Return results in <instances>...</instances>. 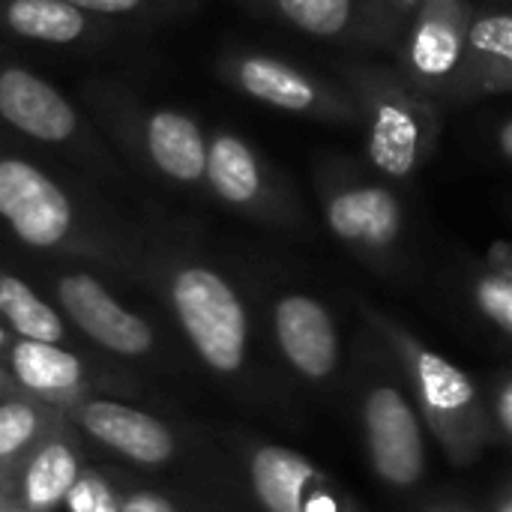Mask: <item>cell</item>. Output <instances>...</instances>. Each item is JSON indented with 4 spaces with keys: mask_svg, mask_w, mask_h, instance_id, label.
<instances>
[{
    "mask_svg": "<svg viewBox=\"0 0 512 512\" xmlns=\"http://www.w3.org/2000/svg\"><path fill=\"white\" fill-rule=\"evenodd\" d=\"M0 225L24 249L141 273L147 231L129 225L66 171L0 129Z\"/></svg>",
    "mask_w": 512,
    "mask_h": 512,
    "instance_id": "1",
    "label": "cell"
},
{
    "mask_svg": "<svg viewBox=\"0 0 512 512\" xmlns=\"http://www.w3.org/2000/svg\"><path fill=\"white\" fill-rule=\"evenodd\" d=\"M141 276L159 288L180 333L210 372L234 378L246 369L252 342L249 306L222 267L186 240L147 234Z\"/></svg>",
    "mask_w": 512,
    "mask_h": 512,
    "instance_id": "2",
    "label": "cell"
},
{
    "mask_svg": "<svg viewBox=\"0 0 512 512\" xmlns=\"http://www.w3.org/2000/svg\"><path fill=\"white\" fill-rule=\"evenodd\" d=\"M78 105L135 171L165 189L204 195L207 129L198 117L153 105L114 78H87L78 87Z\"/></svg>",
    "mask_w": 512,
    "mask_h": 512,
    "instance_id": "3",
    "label": "cell"
},
{
    "mask_svg": "<svg viewBox=\"0 0 512 512\" xmlns=\"http://www.w3.org/2000/svg\"><path fill=\"white\" fill-rule=\"evenodd\" d=\"M360 315L375 342H381V348L399 366L408 393L423 417V426L435 438L447 462L456 468L480 462V456L492 444H498V438L489 417V402L477 381L453 360L429 348L411 327H405L393 315L369 303H360Z\"/></svg>",
    "mask_w": 512,
    "mask_h": 512,
    "instance_id": "4",
    "label": "cell"
},
{
    "mask_svg": "<svg viewBox=\"0 0 512 512\" xmlns=\"http://www.w3.org/2000/svg\"><path fill=\"white\" fill-rule=\"evenodd\" d=\"M336 78L357 99L369 165L387 180L414 177L441 141V105L420 93L396 66L339 60Z\"/></svg>",
    "mask_w": 512,
    "mask_h": 512,
    "instance_id": "5",
    "label": "cell"
},
{
    "mask_svg": "<svg viewBox=\"0 0 512 512\" xmlns=\"http://www.w3.org/2000/svg\"><path fill=\"white\" fill-rule=\"evenodd\" d=\"M0 129L96 180H120V156L90 123L78 99L0 48Z\"/></svg>",
    "mask_w": 512,
    "mask_h": 512,
    "instance_id": "6",
    "label": "cell"
},
{
    "mask_svg": "<svg viewBox=\"0 0 512 512\" xmlns=\"http://www.w3.org/2000/svg\"><path fill=\"white\" fill-rule=\"evenodd\" d=\"M360 432L369 471L390 492H411L429 471V432L393 357L378 342V360H366L360 381Z\"/></svg>",
    "mask_w": 512,
    "mask_h": 512,
    "instance_id": "7",
    "label": "cell"
},
{
    "mask_svg": "<svg viewBox=\"0 0 512 512\" xmlns=\"http://www.w3.org/2000/svg\"><path fill=\"white\" fill-rule=\"evenodd\" d=\"M315 192L327 231L366 267L393 273L405 240V207L399 195L363 177L345 162H324L315 171Z\"/></svg>",
    "mask_w": 512,
    "mask_h": 512,
    "instance_id": "8",
    "label": "cell"
},
{
    "mask_svg": "<svg viewBox=\"0 0 512 512\" xmlns=\"http://www.w3.org/2000/svg\"><path fill=\"white\" fill-rule=\"evenodd\" d=\"M213 75L249 102L330 126L360 129L357 99L339 78L297 66L285 57L258 48H225L213 60Z\"/></svg>",
    "mask_w": 512,
    "mask_h": 512,
    "instance_id": "9",
    "label": "cell"
},
{
    "mask_svg": "<svg viewBox=\"0 0 512 512\" xmlns=\"http://www.w3.org/2000/svg\"><path fill=\"white\" fill-rule=\"evenodd\" d=\"M204 195L249 222L297 231L306 216L288 177L240 132L207 129Z\"/></svg>",
    "mask_w": 512,
    "mask_h": 512,
    "instance_id": "10",
    "label": "cell"
},
{
    "mask_svg": "<svg viewBox=\"0 0 512 512\" xmlns=\"http://www.w3.org/2000/svg\"><path fill=\"white\" fill-rule=\"evenodd\" d=\"M42 279L51 303L96 348L126 360H141L156 351L153 324L120 303V297L96 273L66 267L63 261L42 270Z\"/></svg>",
    "mask_w": 512,
    "mask_h": 512,
    "instance_id": "11",
    "label": "cell"
},
{
    "mask_svg": "<svg viewBox=\"0 0 512 512\" xmlns=\"http://www.w3.org/2000/svg\"><path fill=\"white\" fill-rule=\"evenodd\" d=\"M246 480L264 512H366L336 477L285 444H252Z\"/></svg>",
    "mask_w": 512,
    "mask_h": 512,
    "instance_id": "12",
    "label": "cell"
},
{
    "mask_svg": "<svg viewBox=\"0 0 512 512\" xmlns=\"http://www.w3.org/2000/svg\"><path fill=\"white\" fill-rule=\"evenodd\" d=\"M474 12L471 0H426L396 51V69L438 105H447V93L465 57Z\"/></svg>",
    "mask_w": 512,
    "mask_h": 512,
    "instance_id": "13",
    "label": "cell"
},
{
    "mask_svg": "<svg viewBox=\"0 0 512 512\" xmlns=\"http://www.w3.org/2000/svg\"><path fill=\"white\" fill-rule=\"evenodd\" d=\"M255 12L324 42L399 51L402 24L384 0H246Z\"/></svg>",
    "mask_w": 512,
    "mask_h": 512,
    "instance_id": "14",
    "label": "cell"
},
{
    "mask_svg": "<svg viewBox=\"0 0 512 512\" xmlns=\"http://www.w3.org/2000/svg\"><path fill=\"white\" fill-rule=\"evenodd\" d=\"M270 330L282 360L312 387H327L342 369V336L324 300L282 291L270 303Z\"/></svg>",
    "mask_w": 512,
    "mask_h": 512,
    "instance_id": "15",
    "label": "cell"
},
{
    "mask_svg": "<svg viewBox=\"0 0 512 512\" xmlns=\"http://www.w3.org/2000/svg\"><path fill=\"white\" fill-rule=\"evenodd\" d=\"M129 27L78 9L69 0H0V39L69 54H96L120 42Z\"/></svg>",
    "mask_w": 512,
    "mask_h": 512,
    "instance_id": "16",
    "label": "cell"
},
{
    "mask_svg": "<svg viewBox=\"0 0 512 512\" xmlns=\"http://www.w3.org/2000/svg\"><path fill=\"white\" fill-rule=\"evenodd\" d=\"M75 426L96 444L114 450L135 465H165L177 453L171 429L147 411H138L111 399H81L75 402Z\"/></svg>",
    "mask_w": 512,
    "mask_h": 512,
    "instance_id": "17",
    "label": "cell"
},
{
    "mask_svg": "<svg viewBox=\"0 0 512 512\" xmlns=\"http://www.w3.org/2000/svg\"><path fill=\"white\" fill-rule=\"evenodd\" d=\"M501 93H512V9L474 12L447 105H468Z\"/></svg>",
    "mask_w": 512,
    "mask_h": 512,
    "instance_id": "18",
    "label": "cell"
},
{
    "mask_svg": "<svg viewBox=\"0 0 512 512\" xmlns=\"http://www.w3.org/2000/svg\"><path fill=\"white\" fill-rule=\"evenodd\" d=\"M6 369L21 393L42 405H75L81 402L90 372L84 360L66 345L12 339L6 354Z\"/></svg>",
    "mask_w": 512,
    "mask_h": 512,
    "instance_id": "19",
    "label": "cell"
},
{
    "mask_svg": "<svg viewBox=\"0 0 512 512\" xmlns=\"http://www.w3.org/2000/svg\"><path fill=\"white\" fill-rule=\"evenodd\" d=\"M78 450L54 432H45L39 444L24 456L18 480V504L30 512H57L69 489L81 477Z\"/></svg>",
    "mask_w": 512,
    "mask_h": 512,
    "instance_id": "20",
    "label": "cell"
},
{
    "mask_svg": "<svg viewBox=\"0 0 512 512\" xmlns=\"http://www.w3.org/2000/svg\"><path fill=\"white\" fill-rule=\"evenodd\" d=\"M0 321L15 339L30 342H69V321L51 303V297L39 294L24 276L0 264Z\"/></svg>",
    "mask_w": 512,
    "mask_h": 512,
    "instance_id": "21",
    "label": "cell"
},
{
    "mask_svg": "<svg viewBox=\"0 0 512 512\" xmlns=\"http://www.w3.org/2000/svg\"><path fill=\"white\" fill-rule=\"evenodd\" d=\"M69 3L105 21L123 24L129 30L162 27L189 18L201 9V0H69Z\"/></svg>",
    "mask_w": 512,
    "mask_h": 512,
    "instance_id": "22",
    "label": "cell"
},
{
    "mask_svg": "<svg viewBox=\"0 0 512 512\" xmlns=\"http://www.w3.org/2000/svg\"><path fill=\"white\" fill-rule=\"evenodd\" d=\"M48 405L36 399H0V468L24 459L48 432Z\"/></svg>",
    "mask_w": 512,
    "mask_h": 512,
    "instance_id": "23",
    "label": "cell"
},
{
    "mask_svg": "<svg viewBox=\"0 0 512 512\" xmlns=\"http://www.w3.org/2000/svg\"><path fill=\"white\" fill-rule=\"evenodd\" d=\"M471 303L504 336L512 339V276L501 270H480L471 279Z\"/></svg>",
    "mask_w": 512,
    "mask_h": 512,
    "instance_id": "24",
    "label": "cell"
},
{
    "mask_svg": "<svg viewBox=\"0 0 512 512\" xmlns=\"http://www.w3.org/2000/svg\"><path fill=\"white\" fill-rule=\"evenodd\" d=\"M63 507L66 512H120V495L96 471H81Z\"/></svg>",
    "mask_w": 512,
    "mask_h": 512,
    "instance_id": "25",
    "label": "cell"
},
{
    "mask_svg": "<svg viewBox=\"0 0 512 512\" xmlns=\"http://www.w3.org/2000/svg\"><path fill=\"white\" fill-rule=\"evenodd\" d=\"M489 402V417L495 426V438L512 447V366L504 369L492 387V396H486Z\"/></svg>",
    "mask_w": 512,
    "mask_h": 512,
    "instance_id": "26",
    "label": "cell"
},
{
    "mask_svg": "<svg viewBox=\"0 0 512 512\" xmlns=\"http://www.w3.org/2000/svg\"><path fill=\"white\" fill-rule=\"evenodd\" d=\"M120 512H180L174 504H168L165 498L153 495V492H132L126 498H120Z\"/></svg>",
    "mask_w": 512,
    "mask_h": 512,
    "instance_id": "27",
    "label": "cell"
},
{
    "mask_svg": "<svg viewBox=\"0 0 512 512\" xmlns=\"http://www.w3.org/2000/svg\"><path fill=\"white\" fill-rule=\"evenodd\" d=\"M384 3H387V9L393 12V18L402 24V30H408L411 18L417 15V9H420L426 0H384Z\"/></svg>",
    "mask_w": 512,
    "mask_h": 512,
    "instance_id": "28",
    "label": "cell"
},
{
    "mask_svg": "<svg viewBox=\"0 0 512 512\" xmlns=\"http://www.w3.org/2000/svg\"><path fill=\"white\" fill-rule=\"evenodd\" d=\"M417 512H483L477 504H468V501H459V498H438V501H429L423 504Z\"/></svg>",
    "mask_w": 512,
    "mask_h": 512,
    "instance_id": "29",
    "label": "cell"
},
{
    "mask_svg": "<svg viewBox=\"0 0 512 512\" xmlns=\"http://www.w3.org/2000/svg\"><path fill=\"white\" fill-rule=\"evenodd\" d=\"M486 267L501 270V273L512 276V243H495V246L489 249V264H486Z\"/></svg>",
    "mask_w": 512,
    "mask_h": 512,
    "instance_id": "30",
    "label": "cell"
},
{
    "mask_svg": "<svg viewBox=\"0 0 512 512\" xmlns=\"http://www.w3.org/2000/svg\"><path fill=\"white\" fill-rule=\"evenodd\" d=\"M495 147H498V153L512 162V117H507L498 129H495Z\"/></svg>",
    "mask_w": 512,
    "mask_h": 512,
    "instance_id": "31",
    "label": "cell"
},
{
    "mask_svg": "<svg viewBox=\"0 0 512 512\" xmlns=\"http://www.w3.org/2000/svg\"><path fill=\"white\" fill-rule=\"evenodd\" d=\"M492 512H512V480H507V483L498 489V495H495V501H492Z\"/></svg>",
    "mask_w": 512,
    "mask_h": 512,
    "instance_id": "32",
    "label": "cell"
},
{
    "mask_svg": "<svg viewBox=\"0 0 512 512\" xmlns=\"http://www.w3.org/2000/svg\"><path fill=\"white\" fill-rule=\"evenodd\" d=\"M18 387H15V381H12V375H9V369L0 363V396H9V393H15Z\"/></svg>",
    "mask_w": 512,
    "mask_h": 512,
    "instance_id": "33",
    "label": "cell"
},
{
    "mask_svg": "<svg viewBox=\"0 0 512 512\" xmlns=\"http://www.w3.org/2000/svg\"><path fill=\"white\" fill-rule=\"evenodd\" d=\"M12 339H15V336H12V333L6 330V324L0 321V357H3V360H6V354H9V348H12Z\"/></svg>",
    "mask_w": 512,
    "mask_h": 512,
    "instance_id": "34",
    "label": "cell"
},
{
    "mask_svg": "<svg viewBox=\"0 0 512 512\" xmlns=\"http://www.w3.org/2000/svg\"><path fill=\"white\" fill-rule=\"evenodd\" d=\"M0 512H30V510H24L21 504H15V507H3V510H0Z\"/></svg>",
    "mask_w": 512,
    "mask_h": 512,
    "instance_id": "35",
    "label": "cell"
},
{
    "mask_svg": "<svg viewBox=\"0 0 512 512\" xmlns=\"http://www.w3.org/2000/svg\"><path fill=\"white\" fill-rule=\"evenodd\" d=\"M510 480H512V477H510Z\"/></svg>",
    "mask_w": 512,
    "mask_h": 512,
    "instance_id": "36",
    "label": "cell"
}]
</instances>
